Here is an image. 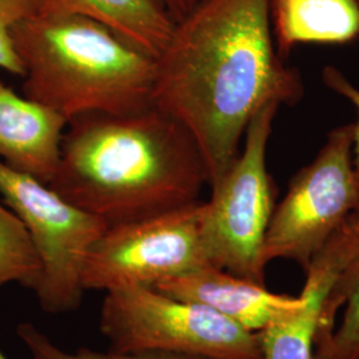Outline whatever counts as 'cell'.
Returning a JSON list of instances; mask_svg holds the SVG:
<instances>
[{"instance_id":"7","label":"cell","mask_w":359,"mask_h":359,"mask_svg":"<svg viewBox=\"0 0 359 359\" xmlns=\"http://www.w3.org/2000/svg\"><path fill=\"white\" fill-rule=\"evenodd\" d=\"M0 196L25 224L38 253L41 274L34 292L41 309L51 314L76 310L86 292L81 283L86 257L108 224L1 161Z\"/></svg>"},{"instance_id":"5","label":"cell","mask_w":359,"mask_h":359,"mask_svg":"<svg viewBox=\"0 0 359 359\" xmlns=\"http://www.w3.org/2000/svg\"><path fill=\"white\" fill-rule=\"evenodd\" d=\"M100 332L111 350H161L212 359H262L256 333L205 305L132 286L107 292Z\"/></svg>"},{"instance_id":"20","label":"cell","mask_w":359,"mask_h":359,"mask_svg":"<svg viewBox=\"0 0 359 359\" xmlns=\"http://www.w3.org/2000/svg\"><path fill=\"white\" fill-rule=\"evenodd\" d=\"M0 359H8V358H7V357H6V355H4V354H3V353H1V351H0Z\"/></svg>"},{"instance_id":"1","label":"cell","mask_w":359,"mask_h":359,"mask_svg":"<svg viewBox=\"0 0 359 359\" xmlns=\"http://www.w3.org/2000/svg\"><path fill=\"white\" fill-rule=\"evenodd\" d=\"M299 72L277 53L270 0H201L156 59L154 104L191 132L215 184L265 104L295 105Z\"/></svg>"},{"instance_id":"16","label":"cell","mask_w":359,"mask_h":359,"mask_svg":"<svg viewBox=\"0 0 359 359\" xmlns=\"http://www.w3.org/2000/svg\"><path fill=\"white\" fill-rule=\"evenodd\" d=\"M16 333L26 345L34 359H212L191 354H180L161 350H140V351H116L108 353L93 351L81 347L75 353H67L56 346L51 339L41 333L32 323H20L16 327Z\"/></svg>"},{"instance_id":"13","label":"cell","mask_w":359,"mask_h":359,"mask_svg":"<svg viewBox=\"0 0 359 359\" xmlns=\"http://www.w3.org/2000/svg\"><path fill=\"white\" fill-rule=\"evenodd\" d=\"M39 13L81 15L102 23L133 47L157 59L176 22L160 0H39Z\"/></svg>"},{"instance_id":"2","label":"cell","mask_w":359,"mask_h":359,"mask_svg":"<svg viewBox=\"0 0 359 359\" xmlns=\"http://www.w3.org/2000/svg\"><path fill=\"white\" fill-rule=\"evenodd\" d=\"M205 161L191 132L157 105L68 121L50 187L108 226L198 201Z\"/></svg>"},{"instance_id":"12","label":"cell","mask_w":359,"mask_h":359,"mask_svg":"<svg viewBox=\"0 0 359 359\" xmlns=\"http://www.w3.org/2000/svg\"><path fill=\"white\" fill-rule=\"evenodd\" d=\"M277 53L298 44H347L359 38V0H270Z\"/></svg>"},{"instance_id":"10","label":"cell","mask_w":359,"mask_h":359,"mask_svg":"<svg viewBox=\"0 0 359 359\" xmlns=\"http://www.w3.org/2000/svg\"><path fill=\"white\" fill-rule=\"evenodd\" d=\"M154 289L176 299L205 305L252 333H259L271 322L304 305L301 294H276L265 285L215 266L168 278L156 283Z\"/></svg>"},{"instance_id":"4","label":"cell","mask_w":359,"mask_h":359,"mask_svg":"<svg viewBox=\"0 0 359 359\" xmlns=\"http://www.w3.org/2000/svg\"><path fill=\"white\" fill-rule=\"evenodd\" d=\"M280 104H265L245 130L243 151L210 185L203 206L201 243L210 266L265 285V234L276 206V185L266 168V149Z\"/></svg>"},{"instance_id":"9","label":"cell","mask_w":359,"mask_h":359,"mask_svg":"<svg viewBox=\"0 0 359 359\" xmlns=\"http://www.w3.org/2000/svg\"><path fill=\"white\" fill-rule=\"evenodd\" d=\"M359 245L358 208L313 258L302 289L304 305L256 333L262 359H314L322 306Z\"/></svg>"},{"instance_id":"3","label":"cell","mask_w":359,"mask_h":359,"mask_svg":"<svg viewBox=\"0 0 359 359\" xmlns=\"http://www.w3.org/2000/svg\"><path fill=\"white\" fill-rule=\"evenodd\" d=\"M23 96L69 121L86 114L128 115L154 105L156 59L102 23L38 13L13 28Z\"/></svg>"},{"instance_id":"19","label":"cell","mask_w":359,"mask_h":359,"mask_svg":"<svg viewBox=\"0 0 359 359\" xmlns=\"http://www.w3.org/2000/svg\"><path fill=\"white\" fill-rule=\"evenodd\" d=\"M165 7L168 13L173 18L175 22H179L187 13L192 11L193 8L201 0H160Z\"/></svg>"},{"instance_id":"11","label":"cell","mask_w":359,"mask_h":359,"mask_svg":"<svg viewBox=\"0 0 359 359\" xmlns=\"http://www.w3.org/2000/svg\"><path fill=\"white\" fill-rule=\"evenodd\" d=\"M68 120L19 96L0 80V161L50 185L60 161Z\"/></svg>"},{"instance_id":"18","label":"cell","mask_w":359,"mask_h":359,"mask_svg":"<svg viewBox=\"0 0 359 359\" xmlns=\"http://www.w3.org/2000/svg\"><path fill=\"white\" fill-rule=\"evenodd\" d=\"M322 80L329 90L345 97L355 107L358 120L354 123V142H353V161L359 179V90L338 68L327 65L322 71Z\"/></svg>"},{"instance_id":"6","label":"cell","mask_w":359,"mask_h":359,"mask_svg":"<svg viewBox=\"0 0 359 359\" xmlns=\"http://www.w3.org/2000/svg\"><path fill=\"white\" fill-rule=\"evenodd\" d=\"M354 124L327 133L316 158L298 170L283 201L274 206L262 258L295 261L306 270L335 231L359 206L353 161Z\"/></svg>"},{"instance_id":"17","label":"cell","mask_w":359,"mask_h":359,"mask_svg":"<svg viewBox=\"0 0 359 359\" xmlns=\"http://www.w3.org/2000/svg\"><path fill=\"white\" fill-rule=\"evenodd\" d=\"M39 0H0V68L23 77L25 69L13 47V28L39 13Z\"/></svg>"},{"instance_id":"14","label":"cell","mask_w":359,"mask_h":359,"mask_svg":"<svg viewBox=\"0 0 359 359\" xmlns=\"http://www.w3.org/2000/svg\"><path fill=\"white\" fill-rule=\"evenodd\" d=\"M314 359H359V245L323 302Z\"/></svg>"},{"instance_id":"15","label":"cell","mask_w":359,"mask_h":359,"mask_svg":"<svg viewBox=\"0 0 359 359\" xmlns=\"http://www.w3.org/2000/svg\"><path fill=\"white\" fill-rule=\"evenodd\" d=\"M41 264L25 224L0 204V287L10 283L35 290Z\"/></svg>"},{"instance_id":"8","label":"cell","mask_w":359,"mask_h":359,"mask_svg":"<svg viewBox=\"0 0 359 359\" xmlns=\"http://www.w3.org/2000/svg\"><path fill=\"white\" fill-rule=\"evenodd\" d=\"M204 203L109 226L86 257L84 290L154 287L168 278L210 266L201 243Z\"/></svg>"}]
</instances>
